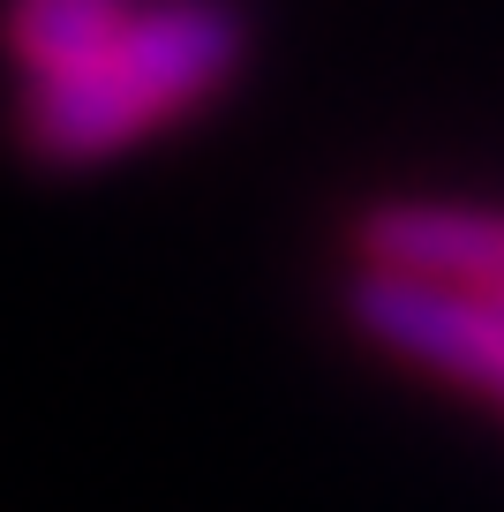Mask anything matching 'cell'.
Instances as JSON below:
<instances>
[{"label": "cell", "instance_id": "cell-1", "mask_svg": "<svg viewBox=\"0 0 504 512\" xmlns=\"http://www.w3.org/2000/svg\"><path fill=\"white\" fill-rule=\"evenodd\" d=\"M241 16L226 0H158L136 8L121 38L98 61L68 68L53 83H31L23 98V144L53 166H91L128 151L136 136L166 128L174 113L204 106L241 68Z\"/></svg>", "mask_w": 504, "mask_h": 512}, {"label": "cell", "instance_id": "cell-2", "mask_svg": "<svg viewBox=\"0 0 504 512\" xmlns=\"http://www.w3.org/2000/svg\"><path fill=\"white\" fill-rule=\"evenodd\" d=\"M347 317L362 339H377L384 354L437 377L474 384L482 400L504 407V302L467 287H437V279H407V272H354L347 287Z\"/></svg>", "mask_w": 504, "mask_h": 512}, {"label": "cell", "instance_id": "cell-3", "mask_svg": "<svg viewBox=\"0 0 504 512\" xmlns=\"http://www.w3.org/2000/svg\"><path fill=\"white\" fill-rule=\"evenodd\" d=\"M354 249L369 272H407L504 302V211L489 204H369Z\"/></svg>", "mask_w": 504, "mask_h": 512}, {"label": "cell", "instance_id": "cell-4", "mask_svg": "<svg viewBox=\"0 0 504 512\" xmlns=\"http://www.w3.org/2000/svg\"><path fill=\"white\" fill-rule=\"evenodd\" d=\"M128 23H136L128 0H8L0 8V38L31 83H53L68 68L98 61Z\"/></svg>", "mask_w": 504, "mask_h": 512}]
</instances>
